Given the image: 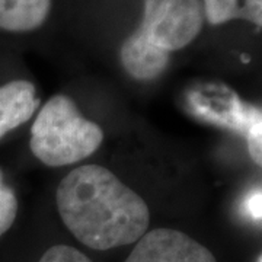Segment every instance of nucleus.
Listing matches in <instances>:
<instances>
[{
  "label": "nucleus",
  "mask_w": 262,
  "mask_h": 262,
  "mask_svg": "<svg viewBox=\"0 0 262 262\" xmlns=\"http://www.w3.org/2000/svg\"><path fill=\"white\" fill-rule=\"evenodd\" d=\"M57 208L76 241L92 251L131 246L149 230L144 200L99 165L79 166L63 178Z\"/></svg>",
  "instance_id": "nucleus-1"
},
{
  "label": "nucleus",
  "mask_w": 262,
  "mask_h": 262,
  "mask_svg": "<svg viewBox=\"0 0 262 262\" xmlns=\"http://www.w3.org/2000/svg\"><path fill=\"white\" fill-rule=\"evenodd\" d=\"M102 141V128L86 120L64 95L53 96L42 106L31 130V150L47 166L82 162L99 149Z\"/></svg>",
  "instance_id": "nucleus-2"
},
{
  "label": "nucleus",
  "mask_w": 262,
  "mask_h": 262,
  "mask_svg": "<svg viewBox=\"0 0 262 262\" xmlns=\"http://www.w3.org/2000/svg\"><path fill=\"white\" fill-rule=\"evenodd\" d=\"M139 28L165 51H178L195 39L204 25L201 0H143Z\"/></svg>",
  "instance_id": "nucleus-3"
},
{
  "label": "nucleus",
  "mask_w": 262,
  "mask_h": 262,
  "mask_svg": "<svg viewBox=\"0 0 262 262\" xmlns=\"http://www.w3.org/2000/svg\"><path fill=\"white\" fill-rule=\"evenodd\" d=\"M124 262H220L214 252L185 232L169 227L147 230Z\"/></svg>",
  "instance_id": "nucleus-4"
},
{
  "label": "nucleus",
  "mask_w": 262,
  "mask_h": 262,
  "mask_svg": "<svg viewBox=\"0 0 262 262\" xmlns=\"http://www.w3.org/2000/svg\"><path fill=\"white\" fill-rule=\"evenodd\" d=\"M169 54L153 44L140 28L125 38L120 51L124 70L133 79L143 82L153 80L166 70L170 60Z\"/></svg>",
  "instance_id": "nucleus-5"
},
{
  "label": "nucleus",
  "mask_w": 262,
  "mask_h": 262,
  "mask_svg": "<svg viewBox=\"0 0 262 262\" xmlns=\"http://www.w3.org/2000/svg\"><path fill=\"white\" fill-rule=\"evenodd\" d=\"M37 106L35 86L28 80H13L0 86V139L28 121Z\"/></svg>",
  "instance_id": "nucleus-6"
},
{
  "label": "nucleus",
  "mask_w": 262,
  "mask_h": 262,
  "mask_svg": "<svg viewBox=\"0 0 262 262\" xmlns=\"http://www.w3.org/2000/svg\"><path fill=\"white\" fill-rule=\"evenodd\" d=\"M50 12L51 0H0V31H35L47 22Z\"/></svg>",
  "instance_id": "nucleus-7"
},
{
  "label": "nucleus",
  "mask_w": 262,
  "mask_h": 262,
  "mask_svg": "<svg viewBox=\"0 0 262 262\" xmlns=\"http://www.w3.org/2000/svg\"><path fill=\"white\" fill-rule=\"evenodd\" d=\"M204 16L211 25H222L233 19H244L239 0H204Z\"/></svg>",
  "instance_id": "nucleus-8"
},
{
  "label": "nucleus",
  "mask_w": 262,
  "mask_h": 262,
  "mask_svg": "<svg viewBox=\"0 0 262 262\" xmlns=\"http://www.w3.org/2000/svg\"><path fill=\"white\" fill-rule=\"evenodd\" d=\"M18 213V200L15 192L3 184V173L0 170V237L15 223Z\"/></svg>",
  "instance_id": "nucleus-9"
},
{
  "label": "nucleus",
  "mask_w": 262,
  "mask_h": 262,
  "mask_svg": "<svg viewBox=\"0 0 262 262\" xmlns=\"http://www.w3.org/2000/svg\"><path fill=\"white\" fill-rule=\"evenodd\" d=\"M246 140H248V149L251 153L252 160L261 166L262 163V115L259 108H255L251 121L246 128Z\"/></svg>",
  "instance_id": "nucleus-10"
},
{
  "label": "nucleus",
  "mask_w": 262,
  "mask_h": 262,
  "mask_svg": "<svg viewBox=\"0 0 262 262\" xmlns=\"http://www.w3.org/2000/svg\"><path fill=\"white\" fill-rule=\"evenodd\" d=\"M261 204H262V192L261 189H252L245 196L244 204H242V211L246 217H249L252 222H261Z\"/></svg>",
  "instance_id": "nucleus-11"
},
{
  "label": "nucleus",
  "mask_w": 262,
  "mask_h": 262,
  "mask_svg": "<svg viewBox=\"0 0 262 262\" xmlns=\"http://www.w3.org/2000/svg\"><path fill=\"white\" fill-rule=\"evenodd\" d=\"M244 19L261 28L262 25V0H245Z\"/></svg>",
  "instance_id": "nucleus-12"
}]
</instances>
